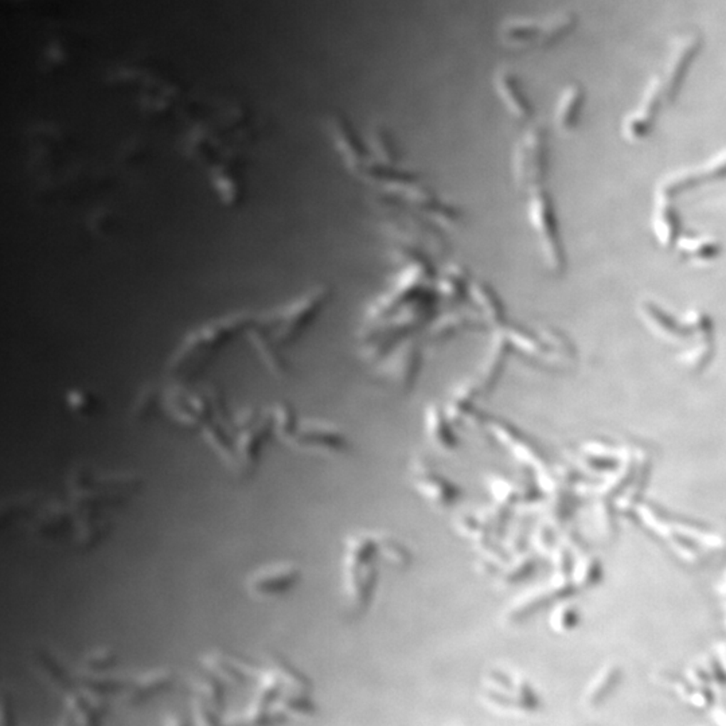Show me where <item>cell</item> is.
<instances>
[{
  "instance_id": "obj_1",
  "label": "cell",
  "mask_w": 726,
  "mask_h": 726,
  "mask_svg": "<svg viewBox=\"0 0 726 726\" xmlns=\"http://www.w3.org/2000/svg\"><path fill=\"white\" fill-rule=\"evenodd\" d=\"M549 162L548 129L539 124H531L518 141L514 153V171L518 183L530 191L541 188L548 175Z\"/></svg>"
},
{
  "instance_id": "obj_2",
  "label": "cell",
  "mask_w": 726,
  "mask_h": 726,
  "mask_svg": "<svg viewBox=\"0 0 726 726\" xmlns=\"http://www.w3.org/2000/svg\"><path fill=\"white\" fill-rule=\"evenodd\" d=\"M703 47V38L698 31H687L675 38L670 51L666 73L662 77L665 88V100L674 104L680 97L682 88L690 74L691 68L700 57Z\"/></svg>"
},
{
  "instance_id": "obj_3",
  "label": "cell",
  "mask_w": 726,
  "mask_h": 726,
  "mask_svg": "<svg viewBox=\"0 0 726 726\" xmlns=\"http://www.w3.org/2000/svg\"><path fill=\"white\" fill-rule=\"evenodd\" d=\"M665 100V88L660 76H653L645 86L639 106L623 121V135L633 143L645 140L655 128Z\"/></svg>"
},
{
  "instance_id": "obj_4",
  "label": "cell",
  "mask_w": 726,
  "mask_h": 726,
  "mask_svg": "<svg viewBox=\"0 0 726 726\" xmlns=\"http://www.w3.org/2000/svg\"><path fill=\"white\" fill-rule=\"evenodd\" d=\"M302 580V571L295 563H272L249 576V590L261 598H276L290 592Z\"/></svg>"
},
{
  "instance_id": "obj_5",
  "label": "cell",
  "mask_w": 726,
  "mask_h": 726,
  "mask_svg": "<svg viewBox=\"0 0 726 726\" xmlns=\"http://www.w3.org/2000/svg\"><path fill=\"white\" fill-rule=\"evenodd\" d=\"M494 83L507 112L518 121L528 123L534 116V106L516 71L508 68L499 69L495 74Z\"/></svg>"
},
{
  "instance_id": "obj_6",
  "label": "cell",
  "mask_w": 726,
  "mask_h": 726,
  "mask_svg": "<svg viewBox=\"0 0 726 726\" xmlns=\"http://www.w3.org/2000/svg\"><path fill=\"white\" fill-rule=\"evenodd\" d=\"M499 36L504 45L510 48H534L543 45L542 21L527 16H516L504 21L499 29Z\"/></svg>"
},
{
  "instance_id": "obj_7",
  "label": "cell",
  "mask_w": 726,
  "mask_h": 726,
  "mask_svg": "<svg viewBox=\"0 0 726 726\" xmlns=\"http://www.w3.org/2000/svg\"><path fill=\"white\" fill-rule=\"evenodd\" d=\"M206 668L214 671L223 682H232L238 686H247L257 682L261 673L257 666L241 656L226 653H217L209 658Z\"/></svg>"
},
{
  "instance_id": "obj_8",
  "label": "cell",
  "mask_w": 726,
  "mask_h": 726,
  "mask_svg": "<svg viewBox=\"0 0 726 726\" xmlns=\"http://www.w3.org/2000/svg\"><path fill=\"white\" fill-rule=\"evenodd\" d=\"M586 93L580 83L568 85L560 94L554 109V124L561 133L574 132L584 112Z\"/></svg>"
},
{
  "instance_id": "obj_9",
  "label": "cell",
  "mask_w": 726,
  "mask_h": 726,
  "mask_svg": "<svg viewBox=\"0 0 726 726\" xmlns=\"http://www.w3.org/2000/svg\"><path fill=\"white\" fill-rule=\"evenodd\" d=\"M173 673L167 668H158L140 675L138 680H129L128 687L124 691L126 701L129 705L147 701L153 695L167 690L173 685Z\"/></svg>"
},
{
  "instance_id": "obj_10",
  "label": "cell",
  "mask_w": 726,
  "mask_h": 726,
  "mask_svg": "<svg viewBox=\"0 0 726 726\" xmlns=\"http://www.w3.org/2000/svg\"><path fill=\"white\" fill-rule=\"evenodd\" d=\"M543 45L553 46L569 36L577 26V15L572 11H558L542 19Z\"/></svg>"
},
{
  "instance_id": "obj_11",
  "label": "cell",
  "mask_w": 726,
  "mask_h": 726,
  "mask_svg": "<svg viewBox=\"0 0 726 726\" xmlns=\"http://www.w3.org/2000/svg\"><path fill=\"white\" fill-rule=\"evenodd\" d=\"M372 148L374 151L378 163L396 164L399 160V150L393 135L385 127H375L372 132Z\"/></svg>"
}]
</instances>
